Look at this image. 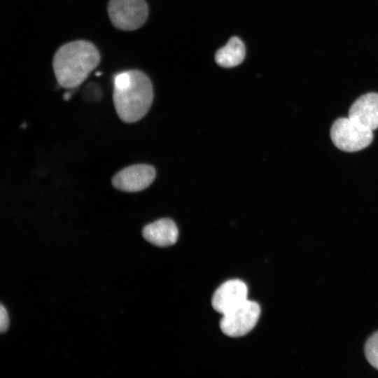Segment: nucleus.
<instances>
[{
	"label": "nucleus",
	"instance_id": "423d86ee",
	"mask_svg": "<svg viewBox=\"0 0 378 378\" xmlns=\"http://www.w3.org/2000/svg\"><path fill=\"white\" fill-rule=\"evenodd\" d=\"M155 175V169L151 165L134 164L115 174L112 178V184L121 191L139 192L148 188L154 181Z\"/></svg>",
	"mask_w": 378,
	"mask_h": 378
},
{
	"label": "nucleus",
	"instance_id": "9d476101",
	"mask_svg": "<svg viewBox=\"0 0 378 378\" xmlns=\"http://www.w3.org/2000/svg\"><path fill=\"white\" fill-rule=\"evenodd\" d=\"M245 54L244 44L238 37L234 36L216 52L215 59L219 66L231 68L240 64L245 57Z\"/></svg>",
	"mask_w": 378,
	"mask_h": 378
},
{
	"label": "nucleus",
	"instance_id": "f257e3e1",
	"mask_svg": "<svg viewBox=\"0 0 378 378\" xmlns=\"http://www.w3.org/2000/svg\"><path fill=\"white\" fill-rule=\"evenodd\" d=\"M113 84V104L120 119L132 123L144 118L153 99L148 77L140 71L129 70L116 74Z\"/></svg>",
	"mask_w": 378,
	"mask_h": 378
},
{
	"label": "nucleus",
	"instance_id": "f8f14e48",
	"mask_svg": "<svg viewBox=\"0 0 378 378\" xmlns=\"http://www.w3.org/2000/svg\"><path fill=\"white\" fill-rule=\"evenodd\" d=\"M9 326V318L6 309L3 306L0 305V331L4 332L8 330Z\"/></svg>",
	"mask_w": 378,
	"mask_h": 378
},
{
	"label": "nucleus",
	"instance_id": "20e7f679",
	"mask_svg": "<svg viewBox=\"0 0 378 378\" xmlns=\"http://www.w3.org/2000/svg\"><path fill=\"white\" fill-rule=\"evenodd\" d=\"M108 13L116 28L132 31L141 27L146 21L148 8L144 0H110Z\"/></svg>",
	"mask_w": 378,
	"mask_h": 378
},
{
	"label": "nucleus",
	"instance_id": "0eeeda50",
	"mask_svg": "<svg viewBox=\"0 0 378 378\" xmlns=\"http://www.w3.org/2000/svg\"><path fill=\"white\" fill-rule=\"evenodd\" d=\"M248 288L239 279L222 284L213 295L211 304L218 313L225 314L247 300Z\"/></svg>",
	"mask_w": 378,
	"mask_h": 378
},
{
	"label": "nucleus",
	"instance_id": "f03ea898",
	"mask_svg": "<svg viewBox=\"0 0 378 378\" xmlns=\"http://www.w3.org/2000/svg\"><path fill=\"white\" fill-rule=\"evenodd\" d=\"M99 62V52L92 43L76 41L57 50L52 66L58 83L64 88L71 89L79 86Z\"/></svg>",
	"mask_w": 378,
	"mask_h": 378
},
{
	"label": "nucleus",
	"instance_id": "1a4fd4ad",
	"mask_svg": "<svg viewBox=\"0 0 378 378\" xmlns=\"http://www.w3.org/2000/svg\"><path fill=\"white\" fill-rule=\"evenodd\" d=\"M144 238L158 246L174 244L178 231L175 223L169 218H161L146 225L142 230Z\"/></svg>",
	"mask_w": 378,
	"mask_h": 378
},
{
	"label": "nucleus",
	"instance_id": "39448f33",
	"mask_svg": "<svg viewBox=\"0 0 378 378\" xmlns=\"http://www.w3.org/2000/svg\"><path fill=\"white\" fill-rule=\"evenodd\" d=\"M260 314L259 304L255 302L246 300L223 315L220 328L222 332L229 337H241L254 328Z\"/></svg>",
	"mask_w": 378,
	"mask_h": 378
},
{
	"label": "nucleus",
	"instance_id": "6e6552de",
	"mask_svg": "<svg viewBox=\"0 0 378 378\" xmlns=\"http://www.w3.org/2000/svg\"><path fill=\"white\" fill-rule=\"evenodd\" d=\"M348 118L363 128H378V93H367L351 105Z\"/></svg>",
	"mask_w": 378,
	"mask_h": 378
},
{
	"label": "nucleus",
	"instance_id": "7ed1b4c3",
	"mask_svg": "<svg viewBox=\"0 0 378 378\" xmlns=\"http://www.w3.org/2000/svg\"><path fill=\"white\" fill-rule=\"evenodd\" d=\"M330 137L336 147L346 152H355L368 146L372 131L357 125L349 118H339L330 129Z\"/></svg>",
	"mask_w": 378,
	"mask_h": 378
},
{
	"label": "nucleus",
	"instance_id": "9b49d317",
	"mask_svg": "<svg viewBox=\"0 0 378 378\" xmlns=\"http://www.w3.org/2000/svg\"><path fill=\"white\" fill-rule=\"evenodd\" d=\"M365 354L370 364L378 370V331L372 334L367 340Z\"/></svg>",
	"mask_w": 378,
	"mask_h": 378
}]
</instances>
